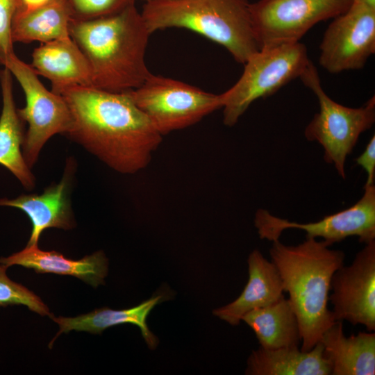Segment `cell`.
<instances>
[{
  "instance_id": "obj_1",
  "label": "cell",
  "mask_w": 375,
  "mask_h": 375,
  "mask_svg": "<svg viewBox=\"0 0 375 375\" xmlns=\"http://www.w3.org/2000/svg\"><path fill=\"white\" fill-rule=\"evenodd\" d=\"M55 93L69 108L67 135L72 140L119 173L134 174L149 165L162 135L128 92L76 85Z\"/></svg>"
},
{
  "instance_id": "obj_2",
  "label": "cell",
  "mask_w": 375,
  "mask_h": 375,
  "mask_svg": "<svg viewBox=\"0 0 375 375\" xmlns=\"http://www.w3.org/2000/svg\"><path fill=\"white\" fill-rule=\"evenodd\" d=\"M69 33L88 62L92 87L126 92L151 74L145 61L151 33L135 4L110 15L71 20Z\"/></svg>"
},
{
  "instance_id": "obj_3",
  "label": "cell",
  "mask_w": 375,
  "mask_h": 375,
  "mask_svg": "<svg viewBox=\"0 0 375 375\" xmlns=\"http://www.w3.org/2000/svg\"><path fill=\"white\" fill-rule=\"evenodd\" d=\"M330 246L324 240L306 238L296 246L276 240L269 249L271 261L298 319L302 351L312 349L335 322L328 307L331 283L335 272L344 265L345 254Z\"/></svg>"
},
{
  "instance_id": "obj_4",
  "label": "cell",
  "mask_w": 375,
  "mask_h": 375,
  "mask_svg": "<svg viewBox=\"0 0 375 375\" xmlns=\"http://www.w3.org/2000/svg\"><path fill=\"white\" fill-rule=\"evenodd\" d=\"M142 16L151 33L182 28L223 46L244 64L260 49L247 0H172L145 3Z\"/></svg>"
},
{
  "instance_id": "obj_5",
  "label": "cell",
  "mask_w": 375,
  "mask_h": 375,
  "mask_svg": "<svg viewBox=\"0 0 375 375\" xmlns=\"http://www.w3.org/2000/svg\"><path fill=\"white\" fill-rule=\"evenodd\" d=\"M310 61L300 42L260 49L244 64L238 81L220 94L224 124L234 126L254 101L299 77Z\"/></svg>"
},
{
  "instance_id": "obj_6",
  "label": "cell",
  "mask_w": 375,
  "mask_h": 375,
  "mask_svg": "<svg viewBox=\"0 0 375 375\" xmlns=\"http://www.w3.org/2000/svg\"><path fill=\"white\" fill-rule=\"evenodd\" d=\"M299 78L313 92L319 105V112L306 127L305 137L323 147L325 161L332 164L344 179L347 156L361 133L369 129L375 122V98L372 97L357 108L335 102L323 90L318 72L311 61Z\"/></svg>"
},
{
  "instance_id": "obj_7",
  "label": "cell",
  "mask_w": 375,
  "mask_h": 375,
  "mask_svg": "<svg viewBox=\"0 0 375 375\" xmlns=\"http://www.w3.org/2000/svg\"><path fill=\"white\" fill-rule=\"evenodd\" d=\"M128 93L162 135L192 126L222 108L220 94L153 74Z\"/></svg>"
},
{
  "instance_id": "obj_8",
  "label": "cell",
  "mask_w": 375,
  "mask_h": 375,
  "mask_svg": "<svg viewBox=\"0 0 375 375\" xmlns=\"http://www.w3.org/2000/svg\"><path fill=\"white\" fill-rule=\"evenodd\" d=\"M6 67L21 85L26 98L24 108L17 109L23 122L28 124L22 146L24 158L31 168L40 152L53 135L67 134L72 127V115L64 98L48 90L38 78L31 65L13 54Z\"/></svg>"
},
{
  "instance_id": "obj_9",
  "label": "cell",
  "mask_w": 375,
  "mask_h": 375,
  "mask_svg": "<svg viewBox=\"0 0 375 375\" xmlns=\"http://www.w3.org/2000/svg\"><path fill=\"white\" fill-rule=\"evenodd\" d=\"M352 0H260L249 3L259 49L299 42L314 25L344 12Z\"/></svg>"
},
{
  "instance_id": "obj_10",
  "label": "cell",
  "mask_w": 375,
  "mask_h": 375,
  "mask_svg": "<svg viewBox=\"0 0 375 375\" xmlns=\"http://www.w3.org/2000/svg\"><path fill=\"white\" fill-rule=\"evenodd\" d=\"M254 224L260 238L271 242L279 240L283 231L294 228L305 231L306 238H322L331 246L349 236H357L360 242L367 244L375 240V186L365 185L362 197L353 206L317 222H290L259 209Z\"/></svg>"
},
{
  "instance_id": "obj_11",
  "label": "cell",
  "mask_w": 375,
  "mask_h": 375,
  "mask_svg": "<svg viewBox=\"0 0 375 375\" xmlns=\"http://www.w3.org/2000/svg\"><path fill=\"white\" fill-rule=\"evenodd\" d=\"M319 46V64L337 74L362 69L375 52V8L352 2L333 18Z\"/></svg>"
},
{
  "instance_id": "obj_12",
  "label": "cell",
  "mask_w": 375,
  "mask_h": 375,
  "mask_svg": "<svg viewBox=\"0 0 375 375\" xmlns=\"http://www.w3.org/2000/svg\"><path fill=\"white\" fill-rule=\"evenodd\" d=\"M329 301L335 321L362 324L375 330V240L365 244L350 265L333 275Z\"/></svg>"
},
{
  "instance_id": "obj_13",
  "label": "cell",
  "mask_w": 375,
  "mask_h": 375,
  "mask_svg": "<svg viewBox=\"0 0 375 375\" xmlns=\"http://www.w3.org/2000/svg\"><path fill=\"white\" fill-rule=\"evenodd\" d=\"M72 170V164L69 162L60 183L52 184L41 194H22L10 199H0V206L19 208L29 217L32 231L28 246L38 245L40 235L47 228L68 230L74 227L69 199Z\"/></svg>"
},
{
  "instance_id": "obj_14",
  "label": "cell",
  "mask_w": 375,
  "mask_h": 375,
  "mask_svg": "<svg viewBox=\"0 0 375 375\" xmlns=\"http://www.w3.org/2000/svg\"><path fill=\"white\" fill-rule=\"evenodd\" d=\"M31 66L50 81L54 92L72 86L92 87L88 62L70 36L41 43L33 51Z\"/></svg>"
},
{
  "instance_id": "obj_15",
  "label": "cell",
  "mask_w": 375,
  "mask_h": 375,
  "mask_svg": "<svg viewBox=\"0 0 375 375\" xmlns=\"http://www.w3.org/2000/svg\"><path fill=\"white\" fill-rule=\"evenodd\" d=\"M247 262L249 279L242 292L231 303L213 310L216 317L233 326L239 324L248 312L273 304L284 297L282 280L272 261L254 249Z\"/></svg>"
},
{
  "instance_id": "obj_16",
  "label": "cell",
  "mask_w": 375,
  "mask_h": 375,
  "mask_svg": "<svg viewBox=\"0 0 375 375\" xmlns=\"http://www.w3.org/2000/svg\"><path fill=\"white\" fill-rule=\"evenodd\" d=\"M0 264L7 267L21 265L37 273L70 275L93 287L103 284L108 274V260L102 251L75 260L55 251L40 250L38 245H26L19 252L0 258Z\"/></svg>"
},
{
  "instance_id": "obj_17",
  "label": "cell",
  "mask_w": 375,
  "mask_h": 375,
  "mask_svg": "<svg viewBox=\"0 0 375 375\" xmlns=\"http://www.w3.org/2000/svg\"><path fill=\"white\" fill-rule=\"evenodd\" d=\"M319 342L332 375H374L375 333L359 332L347 337L342 321H335Z\"/></svg>"
},
{
  "instance_id": "obj_18",
  "label": "cell",
  "mask_w": 375,
  "mask_h": 375,
  "mask_svg": "<svg viewBox=\"0 0 375 375\" xmlns=\"http://www.w3.org/2000/svg\"><path fill=\"white\" fill-rule=\"evenodd\" d=\"M2 110L0 116V165L8 169L27 190L35 186V177L28 166L23 153L24 140L23 121L16 108L12 76L3 67L0 70Z\"/></svg>"
},
{
  "instance_id": "obj_19",
  "label": "cell",
  "mask_w": 375,
  "mask_h": 375,
  "mask_svg": "<svg viewBox=\"0 0 375 375\" xmlns=\"http://www.w3.org/2000/svg\"><path fill=\"white\" fill-rule=\"evenodd\" d=\"M249 375H330L331 367L319 342L309 351L299 347L252 351L245 371Z\"/></svg>"
},
{
  "instance_id": "obj_20",
  "label": "cell",
  "mask_w": 375,
  "mask_h": 375,
  "mask_svg": "<svg viewBox=\"0 0 375 375\" xmlns=\"http://www.w3.org/2000/svg\"><path fill=\"white\" fill-rule=\"evenodd\" d=\"M162 299V295L153 296L140 305L124 310H112L102 308L89 313L74 317H51L59 326V331L50 343L61 333L71 331H86L93 334H101L105 329L122 324H132L138 326L142 337L151 349L158 344L157 338L150 331L147 324V317L151 310Z\"/></svg>"
},
{
  "instance_id": "obj_21",
  "label": "cell",
  "mask_w": 375,
  "mask_h": 375,
  "mask_svg": "<svg viewBox=\"0 0 375 375\" xmlns=\"http://www.w3.org/2000/svg\"><path fill=\"white\" fill-rule=\"evenodd\" d=\"M71 18L61 0H49L34 9L25 8L20 1L12 24L13 43H44L69 37Z\"/></svg>"
},
{
  "instance_id": "obj_22",
  "label": "cell",
  "mask_w": 375,
  "mask_h": 375,
  "mask_svg": "<svg viewBox=\"0 0 375 375\" xmlns=\"http://www.w3.org/2000/svg\"><path fill=\"white\" fill-rule=\"evenodd\" d=\"M242 320L254 331L262 348L299 347L301 342L297 317L285 297L273 304L248 312Z\"/></svg>"
},
{
  "instance_id": "obj_23",
  "label": "cell",
  "mask_w": 375,
  "mask_h": 375,
  "mask_svg": "<svg viewBox=\"0 0 375 375\" xmlns=\"http://www.w3.org/2000/svg\"><path fill=\"white\" fill-rule=\"evenodd\" d=\"M8 267L0 264V307L24 305L29 310L42 316L52 315L46 304L32 291L24 285L11 281L6 275Z\"/></svg>"
},
{
  "instance_id": "obj_24",
  "label": "cell",
  "mask_w": 375,
  "mask_h": 375,
  "mask_svg": "<svg viewBox=\"0 0 375 375\" xmlns=\"http://www.w3.org/2000/svg\"><path fill=\"white\" fill-rule=\"evenodd\" d=\"M71 20L85 21L118 12L135 4L136 0H61Z\"/></svg>"
},
{
  "instance_id": "obj_25",
  "label": "cell",
  "mask_w": 375,
  "mask_h": 375,
  "mask_svg": "<svg viewBox=\"0 0 375 375\" xmlns=\"http://www.w3.org/2000/svg\"><path fill=\"white\" fill-rule=\"evenodd\" d=\"M20 0H0V65H6L15 54L12 24Z\"/></svg>"
},
{
  "instance_id": "obj_26",
  "label": "cell",
  "mask_w": 375,
  "mask_h": 375,
  "mask_svg": "<svg viewBox=\"0 0 375 375\" xmlns=\"http://www.w3.org/2000/svg\"><path fill=\"white\" fill-rule=\"evenodd\" d=\"M358 165L365 171L367 178L365 185H374L375 180V135L369 140L363 152L356 158Z\"/></svg>"
},
{
  "instance_id": "obj_27",
  "label": "cell",
  "mask_w": 375,
  "mask_h": 375,
  "mask_svg": "<svg viewBox=\"0 0 375 375\" xmlns=\"http://www.w3.org/2000/svg\"><path fill=\"white\" fill-rule=\"evenodd\" d=\"M22 6L26 9H34L43 6L49 0H20Z\"/></svg>"
},
{
  "instance_id": "obj_28",
  "label": "cell",
  "mask_w": 375,
  "mask_h": 375,
  "mask_svg": "<svg viewBox=\"0 0 375 375\" xmlns=\"http://www.w3.org/2000/svg\"><path fill=\"white\" fill-rule=\"evenodd\" d=\"M352 2H358L369 7L375 8V0H352Z\"/></svg>"
},
{
  "instance_id": "obj_29",
  "label": "cell",
  "mask_w": 375,
  "mask_h": 375,
  "mask_svg": "<svg viewBox=\"0 0 375 375\" xmlns=\"http://www.w3.org/2000/svg\"><path fill=\"white\" fill-rule=\"evenodd\" d=\"M142 1H144L145 3H149V2L172 1V0H142Z\"/></svg>"
}]
</instances>
